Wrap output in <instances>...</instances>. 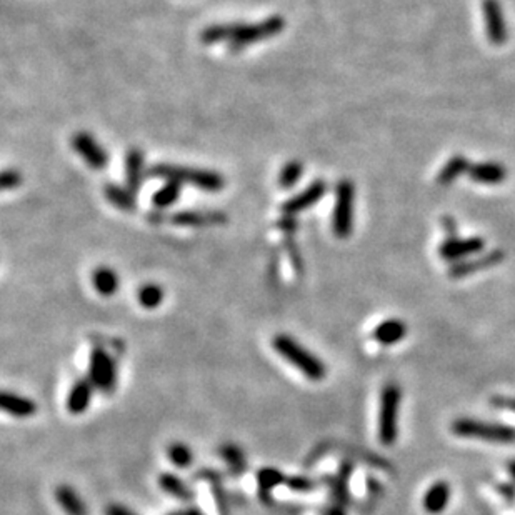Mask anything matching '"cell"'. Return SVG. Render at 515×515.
<instances>
[{"mask_svg":"<svg viewBox=\"0 0 515 515\" xmlns=\"http://www.w3.org/2000/svg\"><path fill=\"white\" fill-rule=\"evenodd\" d=\"M148 175L155 179H164L167 182L189 184L203 192H220L225 187V179L219 172L196 169L177 164H155L148 169Z\"/></svg>","mask_w":515,"mask_h":515,"instance_id":"obj_1","label":"cell"},{"mask_svg":"<svg viewBox=\"0 0 515 515\" xmlns=\"http://www.w3.org/2000/svg\"><path fill=\"white\" fill-rule=\"evenodd\" d=\"M326 192H327L326 180H314V182L307 185L302 192H299L297 196L290 197L289 201L282 203V212L290 213V215H297V213L305 211V208L314 207L320 199L326 196Z\"/></svg>","mask_w":515,"mask_h":515,"instance_id":"obj_12","label":"cell"},{"mask_svg":"<svg viewBox=\"0 0 515 515\" xmlns=\"http://www.w3.org/2000/svg\"><path fill=\"white\" fill-rule=\"evenodd\" d=\"M167 457H169V461L179 468H189L194 462L192 450H190L189 445H185L182 442L170 444L169 449H167Z\"/></svg>","mask_w":515,"mask_h":515,"instance_id":"obj_33","label":"cell"},{"mask_svg":"<svg viewBox=\"0 0 515 515\" xmlns=\"http://www.w3.org/2000/svg\"><path fill=\"white\" fill-rule=\"evenodd\" d=\"M104 196L107 202L122 212H134L137 208L136 196L129 187H120L117 184H105Z\"/></svg>","mask_w":515,"mask_h":515,"instance_id":"obj_21","label":"cell"},{"mask_svg":"<svg viewBox=\"0 0 515 515\" xmlns=\"http://www.w3.org/2000/svg\"><path fill=\"white\" fill-rule=\"evenodd\" d=\"M240 22H229V24H213L206 27L199 35V40L203 45L229 44L234 39L235 32L239 29Z\"/></svg>","mask_w":515,"mask_h":515,"instance_id":"obj_23","label":"cell"},{"mask_svg":"<svg viewBox=\"0 0 515 515\" xmlns=\"http://www.w3.org/2000/svg\"><path fill=\"white\" fill-rule=\"evenodd\" d=\"M277 229L284 235H294L299 230V219L295 215H290V213H284L277 220Z\"/></svg>","mask_w":515,"mask_h":515,"instance_id":"obj_36","label":"cell"},{"mask_svg":"<svg viewBox=\"0 0 515 515\" xmlns=\"http://www.w3.org/2000/svg\"><path fill=\"white\" fill-rule=\"evenodd\" d=\"M55 499L67 515H87L85 502L71 485H59L55 489Z\"/></svg>","mask_w":515,"mask_h":515,"instance_id":"obj_25","label":"cell"},{"mask_svg":"<svg viewBox=\"0 0 515 515\" xmlns=\"http://www.w3.org/2000/svg\"><path fill=\"white\" fill-rule=\"evenodd\" d=\"M326 515H345V512H343L342 505H337L336 504V505H332V507L327 510Z\"/></svg>","mask_w":515,"mask_h":515,"instance_id":"obj_42","label":"cell"},{"mask_svg":"<svg viewBox=\"0 0 515 515\" xmlns=\"http://www.w3.org/2000/svg\"><path fill=\"white\" fill-rule=\"evenodd\" d=\"M407 336V326L402 320L389 319L379 324L374 331V338L382 345H393V343L401 342L403 337Z\"/></svg>","mask_w":515,"mask_h":515,"instance_id":"obj_24","label":"cell"},{"mask_svg":"<svg viewBox=\"0 0 515 515\" xmlns=\"http://www.w3.org/2000/svg\"><path fill=\"white\" fill-rule=\"evenodd\" d=\"M285 485L289 487L292 492H297V494H310V492L317 489V482L305 475L287 477Z\"/></svg>","mask_w":515,"mask_h":515,"instance_id":"obj_35","label":"cell"},{"mask_svg":"<svg viewBox=\"0 0 515 515\" xmlns=\"http://www.w3.org/2000/svg\"><path fill=\"white\" fill-rule=\"evenodd\" d=\"M284 247H285L287 255H289V261L292 264V268H294L295 273L302 276V273H304V259H302V254H300L299 245H297L295 239L292 237V235H285Z\"/></svg>","mask_w":515,"mask_h":515,"instance_id":"obj_34","label":"cell"},{"mask_svg":"<svg viewBox=\"0 0 515 515\" xmlns=\"http://www.w3.org/2000/svg\"><path fill=\"white\" fill-rule=\"evenodd\" d=\"M450 499V487L447 482H437L424 495V509L429 514H440L447 507Z\"/></svg>","mask_w":515,"mask_h":515,"instance_id":"obj_26","label":"cell"},{"mask_svg":"<svg viewBox=\"0 0 515 515\" xmlns=\"http://www.w3.org/2000/svg\"><path fill=\"white\" fill-rule=\"evenodd\" d=\"M105 515H137L134 510L124 507L120 504H112L105 509Z\"/></svg>","mask_w":515,"mask_h":515,"instance_id":"obj_38","label":"cell"},{"mask_svg":"<svg viewBox=\"0 0 515 515\" xmlns=\"http://www.w3.org/2000/svg\"><path fill=\"white\" fill-rule=\"evenodd\" d=\"M304 174V165L302 162L299 160H290L287 162V164L282 167L280 174H278V187L282 189H292L294 185L299 182L300 177H302Z\"/></svg>","mask_w":515,"mask_h":515,"instance_id":"obj_32","label":"cell"},{"mask_svg":"<svg viewBox=\"0 0 515 515\" xmlns=\"http://www.w3.org/2000/svg\"><path fill=\"white\" fill-rule=\"evenodd\" d=\"M287 477L282 474L278 468L273 467H264L259 470L257 474V490H259V499H261L262 504L271 505L272 504V490L276 487L285 484Z\"/></svg>","mask_w":515,"mask_h":515,"instance_id":"obj_20","label":"cell"},{"mask_svg":"<svg viewBox=\"0 0 515 515\" xmlns=\"http://www.w3.org/2000/svg\"><path fill=\"white\" fill-rule=\"evenodd\" d=\"M137 299L138 304H141L143 309L154 310L159 307L162 300H164V289L157 284H146L138 289Z\"/></svg>","mask_w":515,"mask_h":515,"instance_id":"obj_31","label":"cell"},{"mask_svg":"<svg viewBox=\"0 0 515 515\" xmlns=\"http://www.w3.org/2000/svg\"><path fill=\"white\" fill-rule=\"evenodd\" d=\"M220 457L224 458V462L229 467V472L232 475H242L245 470H247V461H245V456L242 449H239L237 445L234 444H225L220 447Z\"/></svg>","mask_w":515,"mask_h":515,"instance_id":"obj_29","label":"cell"},{"mask_svg":"<svg viewBox=\"0 0 515 515\" xmlns=\"http://www.w3.org/2000/svg\"><path fill=\"white\" fill-rule=\"evenodd\" d=\"M484 247H485L484 237H468V239L449 237L439 247V255L444 259V261L461 262L462 259L482 252Z\"/></svg>","mask_w":515,"mask_h":515,"instance_id":"obj_10","label":"cell"},{"mask_svg":"<svg viewBox=\"0 0 515 515\" xmlns=\"http://www.w3.org/2000/svg\"><path fill=\"white\" fill-rule=\"evenodd\" d=\"M159 485L162 490L167 492V494L172 495V497L184 500V502H190V500L196 499V492L190 489L180 477L169 474V472L159 475Z\"/></svg>","mask_w":515,"mask_h":515,"instance_id":"obj_27","label":"cell"},{"mask_svg":"<svg viewBox=\"0 0 515 515\" xmlns=\"http://www.w3.org/2000/svg\"><path fill=\"white\" fill-rule=\"evenodd\" d=\"M492 403H495L497 407H502V409L515 412V397H495L492 398Z\"/></svg>","mask_w":515,"mask_h":515,"instance_id":"obj_39","label":"cell"},{"mask_svg":"<svg viewBox=\"0 0 515 515\" xmlns=\"http://www.w3.org/2000/svg\"><path fill=\"white\" fill-rule=\"evenodd\" d=\"M94 384L90 379H78L76 384L72 385L71 392L67 396V410L73 415H81L89 409L92 402V393H94Z\"/></svg>","mask_w":515,"mask_h":515,"instance_id":"obj_16","label":"cell"},{"mask_svg":"<svg viewBox=\"0 0 515 515\" xmlns=\"http://www.w3.org/2000/svg\"><path fill=\"white\" fill-rule=\"evenodd\" d=\"M196 479L207 482L211 485L213 500L217 504V512L219 515H230V502L229 495H227L224 479H222L220 472L213 470V468H201L196 474Z\"/></svg>","mask_w":515,"mask_h":515,"instance_id":"obj_15","label":"cell"},{"mask_svg":"<svg viewBox=\"0 0 515 515\" xmlns=\"http://www.w3.org/2000/svg\"><path fill=\"white\" fill-rule=\"evenodd\" d=\"M147 220L150 222V224L159 225V224H162V222L169 220V215H167L165 212H162V211H159V208H157V211H152L150 213H148Z\"/></svg>","mask_w":515,"mask_h":515,"instance_id":"obj_40","label":"cell"},{"mask_svg":"<svg viewBox=\"0 0 515 515\" xmlns=\"http://www.w3.org/2000/svg\"><path fill=\"white\" fill-rule=\"evenodd\" d=\"M468 170H470V162H468L467 157L462 154H456L445 162V165L439 170L437 179L435 180H437V184L447 187V185L456 182L458 177H462L463 174H468Z\"/></svg>","mask_w":515,"mask_h":515,"instance_id":"obj_22","label":"cell"},{"mask_svg":"<svg viewBox=\"0 0 515 515\" xmlns=\"http://www.w3.org/2000/svg\"><path fill=\"white\" fill-rule=\"evenodd\" d=\"M468 177L479 184L497 185L507 179V169L499 162H479V164L470 165Z\"/></svg>","mask_w":515,"mask_h":515,"instance_id":"obj_17","label":"cell"},{"mask_svg":"<svg viewBox=\"0 0 515 515\" xmlns=\"http://www.w3.org/2000/svg\"><path fill=\"white\" fill-rule=\"evenodd\" d=\"M284 29L285 18L282 16H271L261 22H255V24H242L240 22L234 39L227 44V47H229L232 54H239L247 47L272 39V37L284 32Z\"/></svg>","mask_w":515,"mask_h":515,"instance_id":"obj_3","label":"cell"},{"mask_svg":"<svg viewBox=\"0 0 515 515\" xmlns=\"http://www.w3.org/2000/svg\"><path fill=\"white\" fill-rule=\"evenodd\" d=\"M505 259V254L502 250H492V252L482 254L480 257L477 259H468V261H461L449 268V276L452 278H462L466 276H470V273H475L479 271H484V268L497 266L499 262H502Z\"/></svg>","mask_w":515,"mask_h":515,"instance_id":"obj_13","label":"cell"},{"mask_svg":"<svg viewBox=\"0 0 515 515\" xmlns=\"http://www.w3.org/2000/svg\"><path fill=\"white\" fill-rule=\"evenodd\" d=\"M180 192H182V185L175 182H167L164 187H160L154 194L152 203H154V207L159 208V211H164V208L174 206V203L179 201Z\"/></svg>","mask_w":515,"mask_h":515,"instance_id":"obj_30","label":"cell"},{"mask_svg":"<svg viewBox=\"0 0 515 515\" xmlns=\"http://www.w3.org/2000/svg\"><path fill=\"white\" fill-rule=\"evenodd\" d=\"M355 185L349 179H342L336 187V203L332 212V232L338 239L350 237L354 230Z\"/></svg>","mask_w":515,"mask_h":515,"instance_id":"obj_4","label":"cell"},{"mask_svg":"<svg viewBox=\"0 0 515 515\" xmlns=\"http://www.w3.org/2000/svg\"><path fill=\"white\" fill-rule=\"evenodd\" d=\"M169 220L177 227H213L224 225L229 217L222 211H179L169 215Z\"/></svg>","mask_w":515,"mask_h":515,"instance_id":"obj_11","label":"cell"},{"mask_svg":"<svg viewBox=\"0 0 515 515\" xmlns=\"http://www.w3.org/2000/svg\"><path fill=\"white\" fill-rule=\"evenodd\" d=\"M89 379L95 389L110 393L117 385V367L107 350L95 347L90 352L89 359Z\"/></svg>","mask_w":515,"mask_h":515,"instance_id":"obj_7","label":"cell"},{"mask_svg":"<svg viewBox=\"0 0 515 515\" xmlns=\"http://www.w3.org/2000/svg\"><path fill=\"white\" fill-rule=\"evenodd\" d=\"M20 184H22L20 172L16 170V169L4 170V174H2V187H4V190L17 189Z\"/></svg>","mask_w":515,"mask_h":515,"instance_id":"obj_37","label":"cell"},{"mask_svg":"<svg viewBox=\"0 0 515 515\" xmlns=\"http://www.w3.org/2000/svg\"><path fill=\"white\" fill-rule=\"evenodd\" d=\"M452 432L461 437H472L487 440L495 444H512L515 442V429L502 424H492V422L475 420V419H461L452 424Z\"/></svg>","mask_w":515,"mask_h":515,"instance_id":"obj_5","label":"cell"},{"mask_svg":"<svg viewBox=\"0 0 515 515\" xmlns=\"http://www.w3.org/2000/svg\"><path fill=\"white\" fill-rule=\"evenodd\" d=\"M482 12H484L485 32L489 42L492 45H504L509 39V29L499 0H484Z\"/></svg>","mask_w":515,"mask_h":515,"instance_id":"obj_9","label":"cell"},{"mask_svg":"<svg viewBox=\"0 0 515 515\" xmlns=\"http://www.w3.org/2000/svg\"><path fill=\"white\" fill-rule=\"evenodd\" d=\"M167 515H184V510H177V512H170V514H167Z\"/></svg>","mask_w":515,"mask_h":515,"instance_id":"obj_45","label":"cell"},{"mask_svg":"<svg viewBox=\"0 0 515 515\" xmlns=\"http://www.w3.org/2000/svg\"><path fill=\"white\" fill-rule=\"evenodd\" d=\"M401 389L396 384L385 385L379 407V439L384 445H393L397 440V419L401 406Z\"/></svg>","mask_w":515,"mask_h":515,"instance_id":"obj_6","label":"cell"},{"mask_svg":"<svg viewBox=\"0 0 515 515\" xmlns=\"http://www.w3.org/2000/svg\"><path fill=\"white\" fill-rule=\"evenodd\" d=\"M0 407L6 414L17 417V419H27V417L35 415L37 412V403L32 398L13 392H4L0 396Z\"/></svg>","mask_w":515,"mask_h":515,"instance_id":"obj_18","label":"cell"},{"mask_svg":"<svg viewBox=\"0 0 515 515\" xmlns=\"http://www.w3.org/2000/svg\"><path fill=\"white\" fill-rule=\"evenodd\" d=\"M184 515H206V514L201 512V510H199V509L190 507V509H187V510H184Z\"/></svg>","mask_w":515,"mask_h":515,"instance_id":"obj_43","label":"cell"},{"mask_svg":"<svg viewBox=\"0 0 515 515\" xmlns=\"http://www.w3.org/2000/svg\"><path fill=\"white\" fill-rule=\"evenodd\" d=\"M146 157L141 148L134 147L125 155V187H129L134 194L142 189L143 179H146Z\"/></svg>","mask_w":515,"mask_h":515,"instance_id":"obj_14","label":"cell"},{"mask_svg":"<svg viewBox=\"0 0 515 515\" xmlns=\"http://www.w3.org/2000/svg\"><path fill=\"white\" fill-rule=\"evenodd\" d=\"M509 470H510V474H512V477H514V479H515V462H512V463H510Z\"/></svg>","mask_w":515,"mask_h":515,"instance_id":"obj_44","label":"cell"},{"mask_svg":"<svg viewBox=\"0 0 515 515\" xmlns=\"http://www.w3.org/2000/svg\"><path fill=\"white\" fill-rule=\"evenodd\" d=\"M442 225L444 230L449 234V237H457V224L454 220V217H444Z\"/></svg>","mask_w":515,"mask_h":515,"instance_id":"obj_41","label":"cell"},{"mask_svg":"<svg viewBox=\"0 0 515 515\" xmlns=\"http://www.w3.org/2000/svg\"><path fill=\"white\" fill-rule=\"evenodd\" d=\"M272 347L278 355L284 357L289 364L299 369L307 379L314 380V382L326 379V364L309 349H305L302 343L297 342L295 338L285 336V333H278L273 337Z\"/></svg>","mask_w":515,"mask_h":515,"instance_id":"obj_2","label":"cell"},{"mask_svg":"<svg viewBox=\"0 0 515 515\" xmlns=\"http://www.w3.org/2000/svg\"><path fill=\"white\" fill-rule=\"evenodd\" d=\"M72 148L87 165L95 170H102L109 165V154L90 134L77 132L72 137Z\"/></svg>","mask_w":515,"mask_h":515,"instance_id":"obj_8","label":"cell"},{"mask_svg":"<svg viewBox=\"0 0 515 515\" xmlns=\"http://www.w3.org/2000/svg\"><path fill=\"white\" fill-rule=\"evenodd\" d=\"M92 285L102 297H112L119 289V277L112 268L99 267L92 272Z\"/></svg>","mask_w":515,"mask_h":515,"instance_id":"obj_28","label":"cell"},{"mask_svg":"<svg viewBox=\"0 0 515 515\" xmlns=\"http://www.w3.org/2000/svg\"><path fill=\"white\" fill-rule=\"evenodd\" d=\"M352 470H354V466L350 462H343L341 468H338L337 475L324 477L326 484L332 492V497L336 500V504L342 505V507L349 502V480Z\"/></svg>","mask_w":515,"mask_h":515,"instance_id":"obj_19","label":"cell"}]
</instances>
